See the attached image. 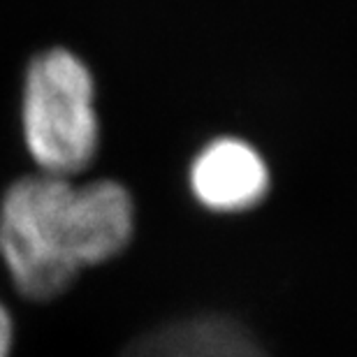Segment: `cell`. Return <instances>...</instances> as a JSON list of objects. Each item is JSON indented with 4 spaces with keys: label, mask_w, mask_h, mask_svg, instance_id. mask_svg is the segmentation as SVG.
<instances>
[{
    "label": "cell",
    "mask_w": 357,
    "mask_h": 357,
    "mask_svg": "<svg viewBox=\"0 0 357 357\" xmlns=\"http://www.w3.org/2000/svg\"><path fill=\"white\" fill-rule=\"evenodd\" d=\"M192 197L213 213H241L258 206L271 188L267 160L251 142L223 135L199 149L190 162Z\"/></svg>",
    "instance_id": "cell-3"
},
{
    "label": "cell",
    "mask_w": 357,
    "mask_h": 357,
    "mask_svg": "<svg viewBox=\"0 0 357 357\" xmlns=\"http://www.w3.org/2000/svg\"><path fill=\"white\" fill-rule=\"evenodd\" d=\"M12 341H14V327H12L10 311L0 304V357H10Z\"/></svg>",
    "instance_id": "cell-4"
},
{
    "label": "cell",
    "mask_w": 357,
    "mask_h": 357,
    "mask_svg": "<svg viewBox=\"0 0 357 357\" xmlns=\"http://www.w3.org/2000/svg\"><path fill=\"white\" fill-rule=\"evenodd\" d=\"M135 232V204L109 178L31 174L17 178L0 202V255L21 295L49 302L84 269L123 253Z\"/></svg>",
    "instance_id": "cell-1"
},
{
    "label": "cell",
    "mask_w": 357,
    "mask_h": 357,
    "mask_svg": "<svg viewBox=\"0 0 357 357\" xmlns=\"http://www.w3.org/2000/svg\"><path fill=\"white\" fill-rule=\"evenodd\" d=\"M26 149L42 174L75 178L96 158L100 121L96 84L70 49H47L26 70L21 102Z\"/></svg>",
    "instance_id": "cell-2"
}]
</instances>
